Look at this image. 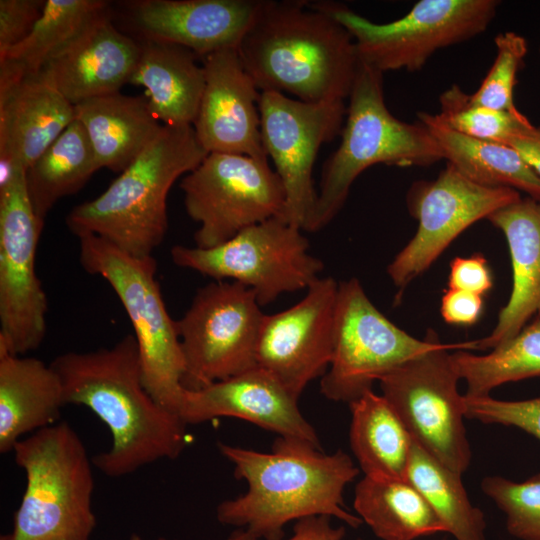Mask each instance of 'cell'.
Segmentation results:
<instances>
[{
  "instance_id": "1",
  "label": "cell",
  "mask_w": 540,
  "mask_h": 540,
  "mask_svg": "<svg viewBox=\"0 0 540 540\" xmlns=\"http://www.w3.org/2000/svg\"><path fill=\"white\" fill-rule=\"evenodd\" d=\"M50 365L62 382L65 403L90 409L110 431L111 447L92 458L106 476L123 477L184 450L187 425L145 388L134 336L109 348L66 352Z\"/></svg>"
},
{
  "instance_id": "2",
  "label": "cell",
  "mask_w": 540,
  "mask_h": 540,
  "mask_svg": "<svg viewBox=\"0 0 540 540\" xmlns=\"http://www.w3.org/2000/svg\"><path fill=\"white\" fill-rule=\"evenodd\" d=\"M234 475L247 491L222 501L220 523L243 529L259 540H282L291 521L325 515L356 529L363 521L345 507L344 490L359 474L351 457L339 449L323 453L309 443L277 437L270 453L218 443Z\"/></svg>"
},
{
  "instance_id": "3",
  "label": "cell",
  "mask_w": 540,
  "mask_h": 540,
  "mask_svg": "<svg viewBox=\"0 0 540 540\" xmlns=\"http://www.w3.org/2000/svg\"><path fill=\"white\" fill-rule=\"evenodd\" d=\"M238 53L261 92L304 102L348 99L360 63L349 32L308 1L262 0Z\"/></svg>"
},
{
  "instance_id": "4",
  "label": "cell",
  "mask_w": 540,
  "mask_h": 540,
  "mask_svg": "<svg viewBox=\"0 0 540 540\" xmlns=\"http://www.w3.org/2000/svg\"><path fill=\"white\" fill-rule=\"evenodd\" d=\"M207 154L192 125H163L103 193L69 212L68 229L77 237L98 236L134 257L152 256L168 229L169 190Z\"/></svg>"
},
{
  "instance_id": "5",
  "label": "cell",
  "mask_w": 540,
  "mask_h": 540,
  "mask_svg": "<svg viewBox=\"0 0 540 540\" xmlns=\"http://www.w3.org/2000/svg\"><path fill=\"white\" fill-rule=\"evenodd\" d=\"M341 141L323 165L315 209L304 231L326 227L342 209L355 179L386 164L430 166L443 152L421 123L396 118L387 108L383 73L362 62L349 95Z\"/></svg>"
},
{
  "instance_id": "6",
  "label": "cell",
  "mask_w": 540,
  "mask_h": 540,
  "mask_svg": "<svg viewBox=\"0 0 540 540\" xmlns=\"http://www.w3.org/2000/svg\"><path fill=\"white\" fill-rule=\"evenodd\" d=\"M26 476L12 529L0 540H89L94 476L81 438L66 422L38 430L13 451Z\"/></svg>"
},
{
  "instance_id": "7",
  "label": "cell",
  "mask_w": 540,
  "mask_h": 540,
  "mask_svg": "<svg viewBox=\"0 0 540 540\" xmlns=\"http://www.w3.org/2000/svg\"><path fill=\"white\" fill-rule=\"evenodd\" d=\"M78 239L82 267L107 281L128 315L145 388L178 415L185 391L184 360L176 321L167 311L156 279L157 261L153 256H131L95 235Z\"/></svg>"
},
{
  "instance_id": "8",
  "label": "cell",
  "mask_w": 540,
  "mask_h": 540,
  "mask_svg": "<svg viewBox=\"0 0 540 540\" xmlns=\"http://www.w3.org/2000/svg\"><path fill=\"white\" fill-rule=\"evenodd\" d=\"M317 5L353 38L359 61L384 73L417 71L437 51L484 32L496 15V0H421L403 17L375 23L342 3Z\"/></svg>"
},
{
  "instance_id": "9",
  "label": "cell",
  "mask_w": 540,
  "mask_h": 540,
  "mask_svg": "<svg viewBox=\"0 0 540 540\" xmlns=\"http://www.w3.org/2000/svg\"><path fill=\"white\" fill-rule=\"evenodd\" d=\"M302 231L275 217L214 247L176 245L171 258L177 266L213 280L248 287L265 306L284 293L307 290L320 278L323 262L309 252V241Z\"/></svg>"
},
{
  "instance_id": "10",
  "label": "cell",
  "mask_w": 540,
  "mask_h": 540,
  "mask_svg": "<svg viewBox=\"0 0 540 540\" xmlns=\"http://www.w3.org/2000/svg\"><path fill=\"white\" fill-rule=\"evenodd\" d=\"M452 349L474 350V340L442 343L382 375L378 382L413 441L462 476L471 463V448Z\"/></svg>"
},
{
  "instance_id": "11",
  "label": "cell",
  "mask_w": 540,
  "mask_h": 540,
  "mask_svg": "<svg viewBox=\"0 0 540 540\" xmlns=\"http://www.w3.org/2000/svg\"><path fill=\"white\" fill-rule=\"evenodd\" d=\"M253 290L214 280L199 288L176 321L184 360L182 385L198 390L257 366L264 313Z\"/></svg>"
},
{
  "instance_id": "12",
  "label": "cell",
  "mask_w": 540,
  "mask_h": 540,
  "mask_svg": "<svg viewBox=\"0 0 540 540\" xmlns=\"http://www.w3.org/2000/svg\"><path fill=\"white\" fill-rule=\"evenodd\" d=\"M180 188L188 216L199 224L194 241L200 248L217 246L268 219H284L285 190L268 159L209 153Z\"/></svg>"
},
{
  "instance_id": "13",
  "label": "cell",
  "mask_w": 540,
  "mask_h": 540,
  "mask_svg": "<svg viewBox=\"0 0 540 540\" xmlns=\"http://www.w3.org/2000/svg\"><path fill=\"white\" fill-rule=\"evenodd\" d=\"M441 344L434 334L420 340L397 327L375 307L358 279L338 283L333 354L321 378V393L349 404L372 390L382 375Z\"/></svg>"
},
{
  "instance_id": "14",
  "label": "cell",
  "mask_w": 540,
  "mask_h": 540,
  "mask_svg": "<svg viewBox=\"0 0 540 540\" xmlns=\"http://www.w3.org/2000/svg\"><path fill=\"white\" fill-rule=\"evenodd\" d=\"M25 168L0 185V349L25 355L43 342L48 301L36 273L44 227L35 214Z\"/></svg>"
},
{
  "instance_id": "15",
  "label": "cell",
  "mask_w": 540,
  "mask_h": 540,
  "mask_svg": "<svg viewBox=\"0 0 540 540\" xmlns=\"http://www.w3.org/2000/svg\"><path fill=\"white\" fill-rule=\"evenodd\" d=\"M259 111L263 147L286 194L284 220L304 231L317 201L313 166L321 146L342 132L345 101L304 102L265 91Z\"/></svg>"
},
{
  "instance_id": "16",
  "label": "cell",
  "mask_w": 540,
  "mask_h": 540,
  "mask_svg": "<svg viewBox=\"0 0 540 540\" xmlns=\"http://www.w3.org/2000/svg\"><path fill=\"white\" fill-rule=\"evenodd\" d=\"M520 198L512 188L477 184L448 163L436 179L414 183L407 203L418 229L389 264L391 281L403 290L469 226Z\"/></svg>"
},
{
  "instance_id": "17",
  "label": "cell",
  "mask_w": 540,
  "mask_h": 540,
  "mask_svg": "<svg viewBox=\"0 0 540 540\" xmlns=\"http://www.w3.org/2000/svg\"><path fill=\"white\" fill-rule=\"evenodd\" d=\"M337 292L338 283L332 277H320L299 302L264 315L257 343V365L297 399L330 365Z\"/></svg>"
},
{
  "instance_id": "18",
  "label": "cell",
  "mask_w": 540,
  "mask_h": 540,
  "mask_svg": "<svg viewBox=\"0 0 540 540\" xmlns=\"http://www.w3.org/2000/svg\"><path fill=\"white\" fill-rule=\"evenodd\" d=\"M205 87L193 123L200 145L209 153L268 159L263 147L261 91L247 73L237 49L203 58Z\"/></svg>"
},
{
  "instance_id": "19",
  "label": "cell",
  "mask_w": 540,
  "mask_h": 540,
  "mask_svg": "<svg viewBox=\"0 0 540 540\" xmlns=\"http://www.w3.org/2000/svg\"><path fill=\"white\" fill-rule=\"evenodd\" d=\"M178 415L186 425L219 417L239 418L279 437L321 449L316 430L299 410L298 399L258 365L198 390L185 389Z\"/></svg>"
},
{
  "instance_id": "20",
  "label": "cell",
  "mask_w": 540,
  "mask_h": 540,
  "mask_svg": "<svg viewBox=\"0 0 540 540\" xmlns=\"http://www.w3.org/2000/svg\"><path fill=\"white\" fill-rule=\"evenodd\" d=\"M262 0H140L129 16L143 39L176 44L204 58L237 49Z\"/></svg>"
},
{
  "instance_id": "21",
  "label": "cell",
  "mask_w": 540,
  "mask_h": 540,
  "mask_svg": "<svg viewBox=\"0 0 540 540\" xmlns=\"http://www.w3.org/2000/svg\"><path fill=\"white\" fill-rule=\"evenodd\" d=\"M140 43L121 33L104 14L50 58L39 71L73 106L120 92L129 84Z\"/></svg>"
},
{
  "instance_id": "22",
  "label": "cell",
  "mask_w": 540,
  "mask_h": 540,
  "mask_svg": "<svg viewBox=\"0 0 540 540\" xmlns=\"http://www.w3.org/2000/svg\"><path fill=\"white\" fill-rule=\"evenodd\" d=\"M74 119V106L40 72L0 88V168L27 169Z\"/></svg>"
},
{
  "instance_id": "23",
  "label": "cell",
  "mask_w": 540,
  "mask_h": 540,
  "mask_svg": "<svg viewBox=\"0 0 540 540\" xmlns=\"http://www.w3.org/2000/svg\"><path fill=\"white\" fill-rule=\"evenodd\" d=\"M487 219L505 235L513 280L495 328L474 340V350H492L518 334L532 317L540 318V200L521 197Z\"/></svg>"
},
{
  "instance_id": "24",
  "label": "cell",
  "mask_w": 540,
  "mask_h": 540,
  "mask_svg": "<svg viewBox=\"0 0 540 540\" xmlns=\"http://www.w3.org/2000/svg\"><path fill=\"white\" fill-rule=\"evenodd\" d=\"M66 405L62 382L49 364L0 349V452L28 433L56 424Z\"/></svg>"
},
{
  "instance_id": "25",
  "label": "cell",
  "mask_w": 540,
  "mask_h": 540,
  "mask_svg": "<svg viewBox=\"0 0 540 540\" xmlns=\"http://www.w3.org/2000/svg\"><path fill=\"white\" fill-rule=\"evenodd\" d=\"M189 49L143 39L130 83L145 88L155 118L168 126L193 125L205 87L202 66Z\"/></svg>"
},
{
  "instance_id": "26",
  "label": "cell",
  "mask_w": 540,
  "mask_h": 540,
  "mask_svg": "<svg viewBox=\"0 0 540 540\" xmlns=\"http://www.w3.org/2000/svg\"><path fill=\"white\" fill-rule=\"evenodd\" d=\"M75 119L84 126L99 168L120 174L157 137L163 124L146 98L120 92L74 105Z\"/></svg>"
},
{
  "instance_id": "27",
  "label": "cell",
  "mask_w": 540,
  "mask_h": 540,
  "mask_svg": "<svg viewBox=\"0 0 540 540\" xmlns=\"http://www.w3.org/2000/svg\"><path fill=\"white\" fill-rule=\"evenodd\" d=\"M418 118L440 146L447 163L463 176L483 186L508 187L540 200V176L514 148L458 133L438 114L421 112Z\"/></svg>"
},
{
  "instance_id": "28",
  "label": "cell",
  "mask_w": 540,
  "mask_h": 540,
  "mask_svg": "<svg viewBox=\"0 0 540 540\" xmlns=\"http://www.w3.org/2000/svg\"><path fill=\"white\" fill-rule=\"evenodd\" d=\"M354 509L381 540H414L446 532L418 489L407 479L364 476Z\"/></svg>"
},
{
  "instance_id": "29",
  "label": "cell",
  "mask_w": 540,
  "mask_h": 540,
  "mask_svg": "<svg viewBox=\"0 0 540 540\" xmlns=\"http://www.w3.org/2000/svg\"><path fill=\"white\" fill-rule=\"evenodd\" d=\"M349 406L350 445L365 476L406 479L413 439L390 403L369 390Z\"/></svg>"
},
{
  "instance_id": "30",
  "label": "cell",
  "mask_w": 540,
  "mask_h": 540,
  "mask_svg": "<svg viewBox=\"0 0 540 540\" xmlns=\"http://www.w3.org/2000/svg\"><path fill=\"white\" fill-rule=\"evenodd\" d=\"M108 6L103 0H45L29 35L0 56V87L38 73L50 58L108 13Z\"/></svg>"
},
{
  "instance_id": "31",
  "label": "cell",
  "mask_w": 540,
  "mask_h": 540,
  "mask_svg": "<svg viewBox=\"0 0 540 540\" xmlns=\"http://www.w3.org/2000/svg\"><path fill=\"white\" fill-rule=\"evenodd\" d=\"M98 169L87 132L74 119L25 171L26 189L36 216L44 222L60 199L78 192Z\"/></svg>"
},
{
  "instance_id": "32",
  "label": "cell",
  "mask_w": 540,
  "mask_h": 540,
  "mask_svg": "<svg viewBox=\"0 0 540 540\" xmlns=\"http://www.w3.org/2000/svg\"><path fill=\"white\" fill-rule=\"evenodd\" d=\"M406 479L421 493L456 540H486L483 512L472 505L461 475L437 461L413 441Z\"/></svg>"
},
{
  "instance_id": "33",
  "label": "cell",
  "mask_w": 540,
  "mask_h": 540,
  "mask_svg": "<svg viewBox=\"0 0 540 540\" xmlns=\"http://www.w3.org/2000/svg\"><path fill=\"white\" fill-rule=\"evenodd\" d=\"M451 357L468 397L490 395L502 384L540 376V318L485 355L456 350Z\"/></svg>"
},
{
  "instance_id": "34",
  "label": "cell",
  "mask_w": 540,
  "mask_h": 540,
  "mask_svg": "<svg viewBox=\"0 0 540 540\" xmlns=\"http://www.w3.org/2000/svg\"><path fill=\"white\" fill-rule=\"evenodd\" d=\"M440 118L463 135L506 144L532 124L520 111L510 112L475 105L469 94L454 84L440 96Z\"/></svg>"
},
{
  "instance_id": "35",
  "label": "cell",
  "mask_w": 540,
  "mask_h": 540,
  "mask_svg": "<svg viewBox=\"0 0 540 540\" xmlns=\"http://www.w3.org/2000/svg\"><path fill=\"white\" fill-rule=\"evenodd\" d=\"M481 489L505 514L508 533L519 540H540V473L522 482L487 476Z\"/></svg>"
},
{
  "instance_id": "36",
  "label": "cell",
  "mask_w": 540,
  "mask_h": 540,
  "mask_svg": "<svg viewBox=\"0 0 540 540\" xmlns=\"http://www.w3.org/2000/svg\"><path fill=\"white\" fill-rule=\"evenodd\" d=\"M496 57L479 88L469 94L470 101L479 106L510 112L519 111L514 103V87L521 64L528 52L526 39L515 32L498 34L495 39Z\"/></svg>"
},
{
  "instance_id": "37",
  "label": "cell",
  "mask_w": 540,
  "mask_h": 540,
  "mask_svg": "<svg viewBox=\"0 0 540 540\" xmlns=\"http://www.w3.org/2000/svg\"><path fill=\"white\" fill-rule=\"evenodd\" d=\"M465 417L484 424L513 426L540 440V397L525 400H499L490 395H464Z\"/></svg>"
},
{
  "instance_id": "38",
  "label": "cell",
  "mask_w": 540,
  "mask_h": 540,
  "mask_svg": "<svg viewBox=\"0 0 540 540\" xmlns=\"http://www.w3.org/2000/svg\"><path fill=\"white\" fill-rule=\"evenodd\" d=\"M44 4L45 0H0V56L29 35Z\"/></svg>"
},
{
  "instance_id": "39",
  "label": "cell",
  "mask_w": 540,
  "mask_h": 540,
  "mask_svg": "<svg viewBox=\"0 0 540 540\" xmlns=\"http://www.w3.org/2000/svg\"><path fill=\"white\" fill-rule=\"evenodd\" d=\"M493 286L487 260L481 254L456 257L450 263L448 288L463 290L482 296Z\"/></svg>"
},
{
  "instance_id": "40",
  "label": "cell",
  "mask_w": 540,
  "mask_h": 540,
  "mask_svg": "<svg viewBox=\"0 0 540 540\" xmlns=\"http://www.w3.org/2000/svg\"><path fill=\"white\" fill-rule=\"evenodd\" d=\"M331 517L325 515L309 516L297 520L292 535L286 540H344V526H334ZM227 540H259L243 529L234 530ZM355 540H362L357 538Z\"/></svg>"
},
{
  "instance_id": "41",
  "label": "cell",
  "mask_w": 540,
  "mask_h": 540,
  "mask_svg": "<svg viewBox=\"0 0 540 540\" xmlns=\"http://www.w3.org/2000/svg\"><path fill=\"white\" fill-rule=\"evenodd\" d=\"M482 296L458 289L445 291L440 312L445 322L453 325H473L482 313Z\"/></svg>"
},
{
  "instance_id": "42",
  "label": "cell",
  "mask_w": 540,
  "mask_h": 540,
  "mask_svg": "<svg viewBox=\"0 0 540 540\" xmlns=\"http://www.w3.org/2000/svg\"><path fill=\"white\" fill-rule=\"evenodd\" d=\"M506 145L514 148L540 176V127L530 124L514 135Z\"/></svg>"
},
{
  "instance_id": "43",
  "label": "cell",
  "mask_w": 540,
  "mask_h": 540,
  "mask_svg": "<svg viewBox=\"0 0 540 540\" xmlns=\"http://www.w3.org/2000/svg\"><path fill=\"white\" fill-rule=\"evenodd\" d=\"M128 540H144V539H143L142 537L138 536V535L133 534V535H131V536L129 537ZM154 540H166V539L163 538V537H159V538L154 539Z\"/></svg>"
}]
</instances>
